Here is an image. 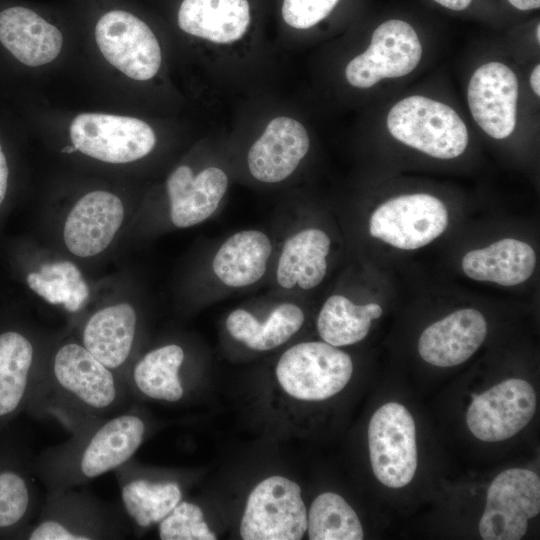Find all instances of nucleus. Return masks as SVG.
<instances>
[{"mask_svg":"<svg viewBox=\"0 0 540 540\" xmlns=\"http://www.w3.org/2000/svg\"><path fill=\"white\" fill-rule=\"evenodd\" d=\"M124 378L81 343L62 344L51 356L33 402L43 417L54 418L70 433L126 410Z\"/></svg>","mask_w":540,"mask_h":540,"instance_id":"nucleus-1","label":"nucleus"},{"mask_svg":"<svg viewBox=\"0 0 540 540\" xmlns=\"http://www.w3.org/2000/svg\"><path fill=\"white\" fill-rule=\"evenodd\" d=\"M147 423L135 411L93 421L49 447L35 462L47 490L76 488L129 461L142 445Z\"/></svg>","mask_w":540,"mask_h":540,"instance_id":"nucleus-2","label":"nucleus"},{"mask_svg":"<svg viewBox=\"0 0 540 540\" xmlns=\"http://www.w3.org/2000/svg\"><path fill=\"white\" fill-rule=\"evenodd\" d=\"M29 540H110L126 538L128 519L121 505L75 488L47 490Z\"/></svg>","mask_w":540,"mask_h":540,"instance_id":"nucleus-3","label":"nucleus"},{"mask_svg":"<svg viewBox=\"0 0 540 540\" xmlns=\"http://www.w3.org/2000/svg\"><path fill=\"white\" fill-rule=\"evenodd\" d=\"M390 134L398 141L439 159L460 156L468 131L450 106L419 95L397 102L387 116Z\"/></svg>","mask_w":540,"mask_h":540,"instance_id":"nucleus-4","label":"nucleus"},{"mask_svg":"<svg viewBox=\"0 0 540 540\" xmlns=\"http://www.w3.org/2000/svg\"><path fill=\"white\" fill-rule=\"evenodd\" d=\"M352 373L351 357L326 342L296 344L282 354L276 366L283 390L304 401H321L336 395Z\"/></svg>","mask_w":540,"mask_h":540,"instance_id":"nucleus-5","label":"nucleus"},{"mask_svg":"<svg viewBox=\"0 0 540 540\" xmlns=\"http://www.w3.org/2000/svg\"><path fill=\"white\" fill-rule=\"evenodd\" d=\"M307 530V511L294 481L272 476L250 493L240 524L244 540H299Z\"/></svg>","mask_w":540,"mask_h":540,"instance_id":"nucleus-6","label":"nucleus"},{"mask_svg":"<svg viewBox=\"0 0 540 540\" xmlns=\"http://www.w3.org/2000/svg\"><path fill=\"white\" fill-rule=\"evenodd\" d=\"M370 462L375 477L389 488H402L417 469L415 422L401 404L389 402L373 414L368 426Z\"/></svg>","mask_w":540,"mask_h":540,"instance_id":"nucleus-7","label":"nucleus"},{"mask_svg":"<svg viewBox=\"0 0 540 540\" xmlns=\"http://www.w3.org/2000/svg\"><path fill=\"white\" fill-rule=\"evenodd\" d=\"M94 35L104 58L126 76L146 81L159 71V42L146 22L134 13L122 8L106 10L96 21Z\"/></svg>","mask_w":540,"mask_h":540,"instance_id":"nucleus-8","label":"nucleus"},{"mask_svg":"<svg viewBox=\"0 0 540 540\" xmlns=\"http://www.w3.org/2000/svg\"><path fill=\"white\" fill-rule=\"evenodd\" d=\"M69 132L76 150L113 164L143 158L156 144L150 125L128 116L82 113L72 120Z\"/></svg>","mask_w":540,"mask_h":540,"instance_id":"nucleus-9","label":"nucleus"},{"mask_svg":"<svg viewBox=\"0 0 540 540\" xmlns=\"http://www.w3.org/2000/svg\"><path fill=\"white\" fill-rule=\"evenodd\" d=\"M539 512V476L528 469L505 470L488 488L480 536L484 540H519L527 531L528 520Z\"/></svg>","mask_w":540,"mask_h":540,"instance_id":"nucleus-10","label":"nucleus"},{"mask_svg":"<svg viewBox=\"0 0 540 540\" xmlns=\"http://www.w3.org/2000/svg\"><path fill=\"white\" fill-rule=\"evenodd\" d=\"M447 225L445 205L432 195L417 193L398 196L380 205L370 218L369 232L396 248L412 250L432 242Z\"/></svg>","mask_w":540,"mask_h":540,"instance_id":"nucleus-11","label":"nucleus"},{"mask_svg":"<svg viewBox=\"0 0 540 540\" xmlns=\"http://www.w3.org/2000/svg\"><path fill=\"white\" fill-rule=\"evenodd\" d=\"M422 57L414 28L399 19L388 20L373 32L369 47L346 66L345 77L356 88L367 89L385 78L412 72Z\"/></svg>","mask_w":540,"mask_h":540,"instance_id":"nucleus-12","label":"nucleus"},{"mask_svg":"<svg viewBox=\"0 0 540 540\" xmlns=\"http://www.w3.org/2000/svg\"><path fill=\"white\" fill-rule=\"evenodd\" d=\"M536 405V393L531 384L510 378L473 395L466 423L470 432L481 441L506 440L527 426Z\"/></svg>","mask_w":540,"mask_h":540,"instance_id":"nucleus-13","label":"nucleus"},{"mask_svg":"<svg viewBox=\"0 0 540 540\" xmlns=\"http://www.w3.org/2000/svg\"><path fill=\"white\" fill-rule=\"evenodd\" d=\"M468 105L481 129L495 139L508 137L515 129L518 80L501 62L480 66L468 85Z\"/></svg>","mask_w":540,"mask_h":540,"instance_id":"nucleus-14","label":"nucleus"},{"mask_svg":"<svg viewBox=\"0 0 540 540\" xmlns=\"http://www.w3.org/2000/svg\"><path fill=\"white\" fill-rule=\"evenodd\" d=\"M113 472L121 507L136 530L159 524L182 501V486L177 480L154 478L132 458Z\"/></svg>","mask_w":540,"mask_h":540,"instance_id":"nucleus-15","label":"nucleus"},{"mask_svg":"<svg viewBox=\"0 0 540 540\" xmlns=\"http://www.w3.org/2000/svg\"><path fill=\"white\" fill-rule=\"evenodd\" d=\"M310 139L297 120L279 116L271 120L247 154L251 175L264 183L288 178L309 150Z\"/></svg>","mask_w":540,"mask_h":540,"instance_id":"nucleus-16","label":"nucleus"},{"mask_svg":"<svg viewBox=\"0 0 540 540\" xmlns=\"http://www.w3.org/2000/svg\"><path fill=\"white\" fill-rule=\"evenodd\" d=\"M123 218L124 207L119 197L103 190L89 192L67 216L65 244L76 256L97 255L109 246Z\"/></svg>","mask_w":540,"mask_h":540,"instance_id":"nucleus-17","label":"nucleus"},{"mask_svg":"<svg viewBox=\"0 0 540 540\" xmlns=\"http://www.w3.org/2000/svg\"><path fill=\"white\" fill-rule=\"evenodd\" d=\"M0 43L20 63L37 67L59 55L63 36L36 10L11 4L0 9Z\"/></svg>","mask_w":540,"mask_h":540,"instance_id":"nucleus-18","label":"nucleus"},{"mask_svg":"<svg viewBox=\"0 0 540 540\" xmlns=\"http://www.w3.org/2000/svg\"><path fill=\"white\" fill-rule=\"evenodd\" d=\"M486 333L487 323L479 311L472 308L457 310L422 332L418 351L431 365L456 366L478 350Z\"/></svg>","mask_w":540,"mask_h":540,"instance_id":"nucleus-19","label":"nucleus"},{"mask_svg":"<svg viewBox=\"0 0 540 540\" xmlns=\"http://www.w3.org/2000/svg\"><path fill=\"white\" fill-rule=\"evenodd\" d=\"M166 187L172 223L187 228L214 214L226 193L228 176L214 166L194 175L189 166L181 165L169 175Z\"/></svg>","mask_w":540,"mask_h":540,"instance_id":"nucleus-20","label":"nucleus"},{"mask_svg":"<svg viewBox=\"0 0 540 540\" xmlns=\"http://www.w3.org/2000/svg\"><path fill=\"white\" fill-rule=\"evenodd\" d=\"M137 314L129 303H119L96 311L82 331L83 346L124 380L137 332Z\"/></svg>","mask_w":540,"mask_h":540,"instance_id":"nucleus-21","label":"nucleus"},{"mask_svg":"<svg viewBox=\"0 0 540 540\" xmlns=\"http://www.w3.org/2000/svg\"><path fill=\"white\" fill-rule=\"evenodd\" d=\"M179 28L214 43H231L247 32L248 0H182L177 13Z\"/></svg>","mask_w":540,"mask_h":540,"instance_id":"nucleus-22","label":"nucleus"},{"mask_svg":"<svg viewBox=\"0 0 540 540\" xmlns=\"http://www.w3.org/2000/svg\"><path fill=\"white\" fill-rule=\"evenodd\" d=\"M42 372L36 366L35 347L25 335L0 334V419L16 412L29 397L34 399Z\"/></svg>","mask_w":540,"mask_h":540,"instance_id":"nucleus-23","label":"nucleus"},{"mask_svg":"<svg viewBox=\"0 0 540 540\" xmlns=\"http://www.w3.org/2000/svg\"><path fill=\"white\" fill-rule=\"evenodd\" d=\"M536 265L533 248L513 238L499 240L468 252L462 260L464 273L477 281L513 286L526 281Z\"/></svg>","mask_w":540,"mask_h":540,"instance_id":"nucleus-24","label":"nucleus"},{"mask_svg":"<svg viewBox=\"0 0 540 540\" xmlns=\"http://www.w3.org/2000/svg\"><path fill=\"white\" fill-rule=\"evenodd\" d=\"M269 237L259 230H242L231 235L216 252L212 268L226 286L240 288L258 282L271 256Z\"/></svg>","mask_w":540,"mask_h":540,"instance_id":"nucleus-25","label":"nucleus"},{"mask_svg":"<svg viewBox=\"0 0 540 540\" xmlns=\"http://www.w3.org/2000/svg\"><path fill=\"white\" fill-rule=\"evenodd\" d=\"M185 352L178 344H167L147 352L128 371L129 391L152 400L180 401L185 395L181 369Z\"/></svg>","mask_w":540,"mask_h":540,"instance_id":"nucleus-26","label":"nucleus"},{"mask_svg":"<svg viewBox=\"0 0 540 540\" xmlns=\"http://www.w3.org/2000/svg\"><path fill=\"white\" fill-rule=\"evenodd\" d=\"M329 236L317 228L301 230L290 236L282 248L276 280L285 289L304 290L318 286L327 271Z\"/></svg>","mask_w":540,"mask_h":540,"instance_id":"nucleus-27","label":"nucleus"},{"mask_svg":"<svg viewBox=\"0 0 540 540\" xmlns=\"http://www.w3.org/2000/svg\"><path fill=\"white\" fill-rule=\"evenodd\" d=\"M303 322L304 313L299 306L283 303L263 323L248 311L236 309L227 317L226 328L233 338L250 349L267 351L287 342Z\"/></svg>","mask_w":540,"mask_h":540,"instance_id":"nucleus-28","label":"nucleus"},{"mask_svg":"<svg viewBox=\"0 0 540 540\" xmlns=\"http://www.w3.org/2000/svg\"><path fill=\"white\" fill-rule=\"evenodd\" d=\"M381 315L382 308L376 303L357 305L342 295H332L319 312L317 330L332 346L352 345L367 336L371 321Z\"/></svg>","mask_w":540,"mask_h":540,"instance_id":"nucleus-29","label":"nucleus"},{"mask_svg":"<svg viewBox=\"0 0 540 540\" xmlns=\"http://www.w3.org/2000/svg\"><path fill=\"white\" fill-rule=\"evenodd\" d=\"M310 540H361L364 533L353 508L340 495L322 493L307 514Z\"/></svg>","mask_w":540,"mask_h":540,"instance_id":"nucleus-30","label":"nucleus"},{"mask_svg":"<svg viewBox=\"0 0 540 540\" xmlns=\"http://www.w3.org/2000/svg\"><path fill=\"white\" fill-rule=\"evenodd\" d=\"M29 287L51 304L78 311L89 297V288L76 265L69 261L44 264L27 276Z\"/></svg>","mask_w":540,"mask_h":540,"instance_id":"nucleus-31","label":"nucleus"},{"mask_svg":"<svg viewBox=\"0 0 540 540\" xmlns=\"http://www.w3.org/2000/svg\"><path fill=\"white\" fill-rule=\"evenodd\" d=\"M33 488L21 472L0 471V528H12L28 520L35 505Z\"/></svg>","mask_w":540,"mask_h":540,"instance_id":"nucleus-32","label":"nucleus"},{"mask_svg":"<svg viewBox=\"0 0 540 540\" xmlns=\"http://www.w3.org/2000/svg\"><path fill=\"white\" fill-rule=\"evenodd\" d=\"M158 534L162 540L216 539L204 521L200 506L183 500L159 523Z\"/></svg>","mask_w":540,"mask_h":540,"instance_id":"nucleus-33","label":"nucleus"},{"mask_svg":"<svg viewBox=\"0 0 540 540\" xmlns=\"http://www.w3.org/2000/svg\"><path fill=\"white\" fill-rule=\"evenodd\" d=\"M339 0H283L282 17L295 29H308L326 18Z\"/></svg>","mask_w":540,"mask_h":540,"instance_id":"nucleus-34","label":"nucleus"},{"mask_svg":"<svg viewBox=\"0 0 540 540\" xmlns=\"http://www.w3.org/2000/svg\"><path fill=\"white\" fill-rule=\"evenodd\" d=\"M8 175H9L8 164L6 161L5 154L0 145V204L3 202L6 195Z\"/></svg>","mask_w":540,"mask_h":540,"instance_id":"nucleus-35","label":"nucleus"},{"mask_svg":"<svg viewBox=\"0 0 540 540\" xmlns=\"http://www.w3.org/2000/svg\"><path fill=\"white\" fill-rule=\"evenodd\" d=\"M440 5L455 11H460L467 8L472 0H434Z\"/></svg>","mask_w":540,"mask_h":540,"instance_id":"nucleus-36","label":"nucleus"},{"mask_svg":"<svg viewBox=\"0 0 540 540\" xmlns=\"http://www.w3.org/2000/svg\"><path fill=\"white\" fill-rule=\"evenodd\" d=\"M509 3L519 10H531L538 9L540 7V0H508Z\"/></svg>","mask_w":540,"mask_h":540,"instance_id":"nucleus-37","label":"nucleus"},{"mask_svg":"<svg viewBox=\"0 0 540 540\" xmlns=\"http://www.w3.org/2000/svg\"><path fill=\"white\" fill-rule=\"evenodd\" d=\"M530 85L534 93L540 95V66L536 65L530 76Z\"/></svg>","mask_w":540,"mask_h":540,"instance_id":"nucleus-38","label":"nucleus"},{"mask_svg":"<svg viewBox=\"0 0 540 540\" xmlns=\"http://www.w3.org/2000/svg\"><path fill=\"white\" fill-rule=\"evenodd\" d=\"M536 38H537V42L539 43L540 42V25L537 24V27H536Z\"/></svg>","mask_w":540,"mask_h":540,"instance_id":"nucleus-39","label":"nucleus"}]
</instances>
